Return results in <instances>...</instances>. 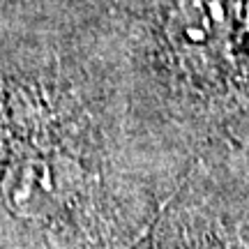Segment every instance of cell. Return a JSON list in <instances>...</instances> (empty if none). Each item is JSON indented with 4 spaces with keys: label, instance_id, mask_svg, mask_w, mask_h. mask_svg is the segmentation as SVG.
<instances>
[{
    "label": "cell",
    "instance_id": "1",
    "mask_svg": "<svg viewBox=\"0 0 249 249\" xmlns=\"http://www.w3.org/2000/svg\"><path fill=\"white\" fill-rule=\"evenodd\" d=\"M5 213L21 224H44L62 213L67 192L51 164L37 157L17 160L0 180Z\"/></svg>",
    "mask_w": 249,
    "mask_h": 249
},
{
    "label": "cell",
    "instance_id": "2",
    "mask_svg": "<svg viewBox=\"0 0 249 249\" xmlns=\"http://www.w3.org/2000/svg\"><path fill=\"white\" fill-rule=\"evenodd\" d=\"M238 7V0H180V30L187 42L205 44L231 28Z\"/></svg>",
    "mask_w": 249,
    "mask_h": 249
}]
</instances>
